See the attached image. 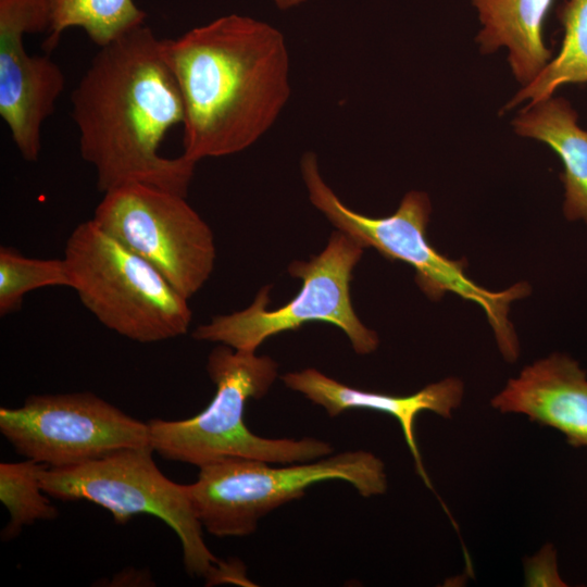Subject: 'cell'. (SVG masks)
<instances>
[{
    "label": "cell",
    "mask_w": 587,
    "mask_h": 587,
    "mask_svg": "<svg viewBox=\"0 0 587 587\" xmlns=\"http://www.w3.org/2000/svg\"><path fill=\"white\" fill-rule=\"evenodd\" d=\"M152 452L150 446L130 447L74 466H47L40 475L41 487L48 496L63 501L93 502L111 512L118 524L138 514L157 516L180 540L189 575L217 583H248L240 566L224 563L210 551L188 485L166 477Z\"/></svg>",
    "instance_id": "5"
},
{
    "label": "cell",
    "mask_w": 587,
    "mask_h": 587,
    "mask_svg": "<svg viewBox=\"0 0 587 587\" xmlns=\"http://www.w3.org/2000/svg\"><path fill=\"white\" fill-rule=\"evenodd\" d=\"M0 432L18 454L53 469L150 446L148 423L90 391L35 395L20 408H0Z\"/></svg>",
    "instance_id": "10"
},
{
    "label": "cell",
    "mask_w": 587,
    "mask_h": 587,
    "mask_svg": "<svg viewBox=\"0 0 587 587\" xmlns=\"http://www.w3.org/2000/svg\"><path fill=\"white\" fill-rule=\"evenodd\" d=\"M45 287H68L66 264L61 259L28 258L13 248H0V314L22 307L24 297Z\"/></svg>",
    "instance_id": "19"
},
{
    "label": "cell",
    "mask_w": 587,
    "mask_h": 587,
    "mask_svg": "<svg viewBox=\"0 0 587 587\" xmlns=\"http://www.w3.org/2000/svg\"><path fill=\"white\" fill-rule=\"evenodd\" d=\"M482 29L476 37L483 53L501 47L514 77L523 86L530 83L552 59L545 45L542 24L552 0H471Z\"/></svg>",
    "instance_id": "15"
},
{
    "label": "cell",
    "mask_w": 587,
    "mask_h": 587,
    "mask_svg": "<svg viewBox=\"0 0 587 587\" xmlns=\"http://www.w3.org/2000/svg\"><path fill=\"white\" fill-rule=\"evenodd\" d=\"M92 220L154 266L188 300L214 270V235L184 196L151 185L126 184L103 193Z\"/></svg>",
    "instance_id": "9"
},
{
    "label": "cell",
    "mask_w": 587,
    "mask_h": 587,
    "mask_svg": "<svg viewBox=\"0 0 587 587\" xmlns=\"http://www.w3.org/2000/svg\"><path fill=\"white\" fill-rule=\"evenodd\" d=\"M46 464L27 459L22 462L0 463V499L10 520L2 539L15 538L23 527L40 520H53L58 510L46 497L40 475Z\"/></svg>",
    "instance_id": "18"
},
{
    "label": "cell",
    "mask_w": 587,
    "mask_h": 587,
    "mask_svg": "<svg viewBox=\"0 0 587 587\" xmlns=\"http://www.w3.org/2000/svg\"><path fill=\"white\" fill-rule=\"evenodd\" d=\"M282 380L289 389L302 394L308 400L322 407L330 417L348 410H371L395 417L413 457L417 474L432 488L415 439V420L423 411L451 417L464 392L463 383L459 378L447 377L409 396H392L350 387L313 367L286 373Z\"/></svg>",
    "instance_id": "12"
},
{
    "label": "cell",
    "mask_w": 587,
    "mask_h": 587,
    "mask_svg": "<svg viewBox=\"0 0 587 587\" xmlns=\"http://www.w3.org/2000/svg\"><path fill=\"white\" fill-rule=\"evenodd\" d=\"M364 250L352 237L337 229L320 254L289 264L290 276L302 280L301 289L291 300L277 309H268L270 286H264L248 308L214 316L199 325L192 337L238 351L255 352L274 335L299 329L307 323L323 322L340 328L355 353L374 352L379 345L378 336L360 321L350 296L352 273Z\"/></svg>",
    "instance_id": "8"
},
{
    "label": "cell",
    "mask_w": 587,
    "mask_h": 587,
    "mask_svg": "<svg viewBox=\"0 0 587 587\" xmlns=\"http://www.w3.org/2000/svg\"><path fill=\"white\" fill-rule=\"evenodd\" d=\"M308 0H273L275 5L280 10H289L291 8L298 7Z\"/></svg>",
    "instance_id": "20"
},
{
    "label": "cell",
    "mask_w": 587,
    "mask_h": 587,
    "mask_svg": "<svg viewBox=\"0 0 587 587\" xmlns=\"http://www.w3.org/2000/svg\"><path fill=\"white\" fill-rule=\"evenodd\" d=\"M207 371L215 395L205 409L185 420L148 422L150 446L159 455L201 467L232 458L291 464L332 454L327 441L265 438L246 425L247 401L264 397L277 377L272 358L220 345L210 352Z\"/></svg>",
    "instance_id": "4"
},
{
    "label": "cell",
    "mask_w": 587,
    "mask_h": 587,
    "mask_svg": "<svg viewBox=\"0 0 587 587\" xmlns=\"http://www.w3.org/2000/svg\"><path fill=\"white\" fill-rule=\"evenodd\" d=\"M491 405L525 414L561 432L571 446L587 448V375L569 355L554 353L527 365Z\"/></svg>",
    "instance_id": "13"
},
{
    "label": "cell",
    "mask_w": 587,
    "mask_h": 587,
    "mask_svg": "<svg viewBox=\"0 0 587 587\" xmlns=\"http://www.w3.org/2000/svg\"><path fill=\"white\" fill-rule=\"evenodd\" d=\"M563 39L558 54L503 107L508 111L528 101L537 103L566 84L587 83V0H567L559 11Z\"/></svg>",
    "instance_id": "16"
},
{
    "label": "cell",
    "mask_w": 587,
    "mask_h": 587,
    "mask_svg": "<svg viewBox=\"0 0 587 587\" xmlns=\"http://www.w3.org/2000/svg\"><path fill=\"white\" fill-rule=\"evenodd\" d=\"M145 21L146 13L134 0H52V22L43 47L53 50L66 29L79 27L100 48Z\"/></svg>",
    "instance_id": "17"
},
{
    "label": "cell",
    "mask_w": 587,
    "mask_h": 587,
    "mask_svg": "<svg viewBox=\"0 0 587 587\" xmlns=\"http://www.w3.org/2000/svg\"><path fill=\"white\" fill-rule=\"evenodd\" d=\"M300 170L310 202L338 230L364 249L374 248L388 260L409 264L415 271L417 286L429 299L438 301L451 292L479 305L503 358L508 362L517 359L519 340L508 313L513 301L529 295V285L517 283L504 290L491 291L465 274L466 260H451L439 253L426 236L432 212L426 192L411 190L391 215L370 217L347 207L325 183L314 152L303 153Z\"/></svg>",
    "instance_id": "3"
},
{
    "label": "cell",
    "mask_w": 587,
    "mask_h": 587,
    "mask_svg": "<svg viewBox=\"0 0 587 587\" xmlns=\"http://www.w3.org/2000/svg\"><path fill=\"white\" fill-rule=\"evenodd\" d=\"M63 259L70 288L108 329L141 344L188 332L192 316L188 299L92 218L73 229Z\"/></svg>",
    "instance_id": "6"
},
{
    "label": "cell",
    "mask_w": 587,
    "mask_h": 587,
    "mask_svg": "<svg viewBox=\"0 0 587 587\" xmlns=\"http://www.w3.org/2000/svg\"><path fill=\"white\" fill-rule=\"evenodd\" d=\"M52 0H0V115L20 154L36 162L41 128L53 113L65 77L48 55H32L26 34L49 30Z\"/></svg>",
    "instance_id": "11"
},
{
    "label": "cell",
    "mask_w": 587,
    "mask_h": 587,
    "mask_svg": "<svg viewBox=\"0 0 587 587\" xmlns=\"http://www.w3.org/2000/svg\"><path fill=\"white\" fill-rule=\"evenodd\" d=\"M79 152L107 192L140 183L187 197L196 162L162 155L184 104L161 39L146 24L100 47L72 91Z\"/></svg>",
    "instance_id": "1"
},
{
    "label": "cell",
    "mask_w": 587,
    "mask_h": 587,
    "mask_svg": "<svg viewBox=\"0 0 587 587\" xmlns=\"http://www.w3.org/2000/svg\"><path fill=\"white\" fill-rule=\"evenodd\" d=\"M270 464L232 458L199 467L188 490L203 529L217 537L250 535L267 513L325 480L347 482L365 498L387 489L384 463L369 451H346L284 466Z\"/></svg>",
    "instance_id": "7"
},
{
    "label": "cell",
    "mask_w": 587,
    "mask_h": 587,
    "mask_svg": "<svg viewBox=\"0 0 587 587\" xmlns=\"http://www.w3.org/2000/svg\"><path fill=\"white\" fill-rule=\"evenodd\" d=\"M183 104V155L192 162L243 151L290 96L289 54L272 25L228 14L161 39Z\"/></svg>",
    "instance_id": "2"
},
{
    "label": "cell",
    "mask_w": 587,
    "mask_h": 587,
    "mask_svg": "<svg viewBox=\"0 0 587 587\" xmlns=\"http://www.w3.org/2000/svg\"><path fill=\"white\" fill-rule=\"evenodd\" d=\"M577 113L561 97L527 104L512 121L514 132L549 146L563 164V213L570 221L587 222V130Z\"/></svg>",
    "instance_id": "14"
}]
</instances>
